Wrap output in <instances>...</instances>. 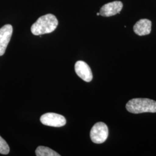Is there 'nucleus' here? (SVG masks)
I'll list each match as a JSON object with an SVG mask.
<instances>
[{"label": "nucleus", "mask_w": 156, "mask_h": 156, "mask_svg": "<svg viewBox=\"0 0 156 156\" xmlns=\"http://www.w3.org/2000/svg\"><path fill=\"white\" fill-rule=\"evenodd\" d=\"M58 22L56 17L52 14H46L40 17L31 26V33L35 35H41L54 31Z\"/></svg>", "instance_id": "nucleus-1"}, {"label": "nucleus", "mask_w": 156, "mask_h": 156, "mask_svg": "<svg viewBox=\"0 0 156 156\" xmlns=\"http://www.w3.org/2000/svg\"><path fill=\"white\" fill-rule=\"evenodd\" d=\"M126 107L129 112L134 114L156 113V101L149 98H133L128 101Z\"/></svg>", "instance_id": "nucleus-2"}, {"label": "nucleus", "mask_w": 156, "mask_h": 156, "mask_svg": "<svg viewBox=\"0 0 156 156\" xmlns=\"http://www.w3.org/2000/svg\"><path fill=\"white\" fill-rule=\"evenodd\" d=\"M109 134L108 128L103 122H98L94 125L90 131V138L93 142L101 144L105 142Z\"/></svg>", "instance_id": "nucleus-3"}, {"label": "nucleus", "mask_w": 156, "mask_h": 156, "mask_svg": "<svg viewBox=\"0 0 156 156\" xmlns=\"http://www.w3.org/2000/svg\"><path fill=\"white\" fill-rule=\"evenodd\" d=\"M40 120L44 125L54 127H61L66 124V118L55 113H45L41 116Z\"/></svg>", "instance_id": "nucleus-4"}, {"label": "nucleus", "mask_w": 156, "mask_h": 156, "mask_svg": "<svg viewBox=\"0 0 156 156\" xmlns=\"http://www.w3.org/2000/svg\"><path fill=\"white\" fill-rule=\"evenodd\" d=\"M12 33L13 27L11 24H6L0 28V56L5 53Z\"/></svg>", "instance_id": "nucleus-5"}, {"label": "nucleus", "mask_w": 156, "mask_h": 156, "mask_svg": "<svg viewBox=\"0 0 156 156\" xmlns=\"http://www.w3.org/2000/svg\"><path fill=\"white\" fill-rule=\"evenodd\" d=\"M75 73L84 81L90 82L93 79V73L89 65L83 61H78L75 65Z\"/></svg>", "instance_id": "nucleus-6"}, {"label": "nucleus", "mask_w": 156, "mask_h": 156, "mask_svg": "<svg viewBox=\"0 0 156 156\" xmlns=\"http://www.w3.org/2000/svg\"><path fill=\"white\" fill-rule=\"evenodd\" d=\"M122 8L123 3L121 1H113L102 6L101 8L100 14L101 16L104 17L114 16L120 13Z\"/></svg>", "instance_id": "nucleus-7"}, {"label": "nucleus", "mask_w": 156, "mask_h": 156, "mask_svg": "<svg viewBox=\"0 0 156 156\" xmlns=\"http://www.w3.org/2000/svg\"><path fill=\"white\" fill-rule=\"evenodd\" d=\"M151 22L147 19H140L134 25V32L140 36H144L149 34L151 33Z\"/></svg>", "instance_id": "nucleus-8"}, {"label": "nucleus", "mask_w": 156, "mask_h": 156, "mask_svg": "<svg viewBox=\"0 0 156 156\" xmlns=\"http://www.w3.org/2000/svg\"><path fill=\"white\" fill-rule=\"evenodd\" d=\"M37 156H60V155L55 151L49 147L45 146H38L35 151Z\"/></svg>", "instance_id": "nucleus-9"}, {"label": "nucleus", "mask_w": 156, "mask_h": 156, "mask_svg": "<svg viewBox=\"0 0 156 156\" xmlns=\"http://www.w3.org/2000/svg\"><path fill=\"white\" fill-rule=\"evenodd\" d=\"M9 147L5 140L0 136V153L8 154L9 152Z\"/></svg>", "instance_id": "nucleus-10"}, {"label": "nucleus", "mask_w": 156, "mask_h": 156, "mask_svg": "<svg viewBox=\"0 0 156 156\" xmlns=\"http://www.w3.org/2000/svg\"><path fill=\"white\" fill-rule=\"evenodd\" d=\"M100 15V13H97V16H99Z\"/></svg>", "instance_id": "nucleus-11"}]
</instances>
